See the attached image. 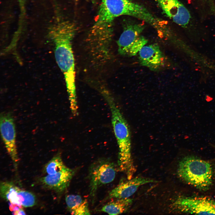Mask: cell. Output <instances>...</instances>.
Here are the masks:
<instances>
[{
  "label": "cell",
  "instance_id": "cell-14",
  "mask_svg": "<svg viewBox=\"0 0 215 215\" xmlns=\"http://www.w3.org/2000/svg\"><path fill=\"white\" fill-rule=\"evenodd\" d=\"M65 202L71 214L75 215L90 214L87 201L80 196L68 195L65 196Z\"/></svg>",
  "mask_w": 215,
  "mask_h": 215
},
{
  "label": "cell",
  "instance_id": "cell-1",
  "mask_svg": "<svg viewBox=\"0 0 215 215\" xmlns=\"http://www.w3.org/2000/svg\"><path fill=\"white\" fill-rule=\"evenodd\" d=\"M130 16L154 24L156 17L144 6L131 0H102L96 22L87 38V49L91 55L105 57L111 53L115 19Z\"/></svg>",
  "mask_w": 215,
  "mask_h": 215
},
{
  "label": "cell",
  "instance_id": "cell-9",
  "mask_svg": "<svg viewBox=\"0 0 215 215\" xmlns=\"http://www.w3.org/2000/svg\"><path fill=\"white\" fill-rule=\"evenodd\" d=\"M75 173L74 170L66 166L56 173L41 177L40 181L45 187L60 194L69 186Z\"/></svg>",
  "mask_w": 215,
  "mask_h": 215
},
{
  "label": "cell",
  "instance_id": "cell-10",
  "mask_svg": "<svg viewBox=\"0 0 215 215\" xmlns=\"http://www.w3.org/2000/svg\"><path fill=\"white\" fill-rule=\"evenodd\" d=\"M153 179L137 176L122 181L109 193L105 200L113 198H128L133 194L140 186L148 183L157 182Z\"/></svg>",
  "mask_w": 215,
  "mask_h": 215
},
{
  "label": "cell",
  "instance_id": "cell-15",
  "mask_svg": "<svg viewBox=\"0 0 215 215\" xmlns=\"http://www.w3.org/2000/svg\"><path fill=\"white\" fill-rule=\"evenodd\" d=\"M133 199L117 198L105 205L101 211L109 215H118L125 212L130 207Z\"/></svg>",
  "mask_w": 215,
  "mask_h": 215
},
{
  "label": "cell",
  "instance_id": "cell-6",
  "mask_svg": "<svg viewBox=\"0 0 215 215\" xmlns=\"http://www.w3.org/2000/svg\"><path fill=\"white\" fill-rule=\"evenodd\" d=\"M171 206L174 210L184 213L215 215V201L206 197H181Z\"/></svg>",
  "mask_w": 215,
  "mask_h": 215
},
{
  "label": "cell",
  "instance_id": "cell-16",
  "mask_svg": "<svg viewBox=\"0 0 215 215\" xmlns=\"http://www.w3.org/2000/svg\"><path fill=\"white\" fill-rule=\"evenodd\" d=\"M66 166L64 163L60 153L55 155L45 165L44 172L47 174L56 173Z\"/></svg>",
  "mask_w": 215,
  "mask_h": 215
},
{
  "label": "cell",
  "instance_id": "cell-13",
  "mask_svg": "<svg viewBox=\"0 0 215 215\" xmlns=\"http://www.w3.org/2000/svg\"><path fill=\"white\" fill-rule=\"evenodd\" d=\"M25 191L20 188L12 182H3L0 183L1 196L10 203L22 206Z\"/></svg>",
  "mask_w": 215,
  "mask_h": 215
},
{
  "label": "cell",
  "instance_id": "cell-5",
  "mask_svg": "<svg viewBox=\"0 0 215 215\" xmlns=\"http://www.w3.org/2000/svg\"><path fill=\"white\" fill-rule=\"evenodd\" d=\"M116 171L114 163L108 158L99 159L90 165L88 177L90 196L93 202L98 189L103 185L112 182L115 178Z\"/></svg>",
  "mask_w": 215,
  "mask_h": 215
},
{
  "label": "cell",
  "instance_id": "cell-17",
  "mask_svg": "<svg viewBox=\"0 0 215 215\" xmlns=\"http://www.w3.org/2000/svg\"><path fill=\"white\" fill-rule=\"evenodd\" d=\"M148 42L147 39L144 36H140L131 47L128 56H131L136 55Z\"/></svg>",
  "mask_w": 215,
  "mask_h": 215
},
{
  "label": "cell",
  "instance_id": "cell-18",
  "mask_svg": "<svg viewBox=\"0 0 215 215\" xmlns=\"http://www.w3.org/2000/svg\"><path fill=\"white\" fill-rule=\"evenodd\" d=\"M76 1H79L80 0H75ZM90 1H91L92 2H93V3L95 2V0H89Z\"/></svg>",
  "mask_w": 215,
  "mask_h": 215
},
{
  "label": "cell",
  "instance_id": "cell-4",
  "mask_svg": "<svg viewBox=\"0 0 215 215\" xmlns=\"http://www.w3.org/2000/svg\"><path fill=\"white\" fill-rule=\"evenodd\" d=\"M177 172L181 179L199 190H207L212 185V167L206 161L193 156H187L179 162Z\"/></svg>",
  "mask_w": 215,
  "mask_h": 215
},
{
  "label": "cell",
  "instance_id": "cell-8",
  "mask_svg": "<svg viewBox=\"0 0 215 215\" xmlns=\"http://www.w3.org/2000/svg\"><path fill=\"white\" fill-rule=\"evenodd\" d=\"M142 24L131 21L124 22L123 31L117 41L118 51L122 56H128L134 43L141 36L144 30Z\"/></svg>",
  "mask_w": 215,
  "mask_h": 215
},
{
  "label": "cell",
  "instance_id": "cell-11",
  "mask_svg": "<svg viewBox=\"0 0 215 215\" xmlns=\"http://www.w3.org/2000/svg\"><path fill=\"white\" fill-rule=\"evenodd\" d=\"M162 13L180 25L187 19L189 11L179 0H154Z\"/></svg>",
  "mask_w": 215,
  "mask_h": 215
},
{
  "label": "cell",
  "instance_id": "cell-12",
  "mask_svg": "<svg viewBox=\"0 0 215 215\" xmlns=\"http://www.w3.org/2000/svg\"><path fill=\"white\" fill-rule=\"evenodd\" d=\"M139 58L142 65L152 70L158 69L163 62L162 53L156 44L144 46L139 52Z\"/></svg>",
  "mask_w": 215,
  "mask_h": 215
},
{
  "label": "cell",
  "instance_id": "cell-7",
  "mask_svg": "<svg viewBox=\"0 0 215 215\" xmlns=\"http://www.w3.org/2000/svg\"><path fill=\"white\" fill-rule=\"evenodd\" d=\"M0 130L1 137L8 153L16 166L19 159L16 143V130L14 119L9 113H3L0 115Z\"/></svg>",
  "mask_w": 215,
  "mask_h": 215
},
{
  "label": "cell",
  "instance_id": "cell-3",
  "mask_svg": "<svg viewBox=\"0 0 215 215\" xmlns=\"http://www.w3.org/2000/svg\"><path fill=\"white\" fill-rule=\"evenodd\" d=\"M109 107L111 123L118 147L119 169L126 174L128 179L133 178L136 171L131 153V141L128 124L114 99L107 91L102 94Z\"/></svg>",
  "mask_w": 215,
  "mask_h": 215
},
{
  "label": "cell",
  "instance_id": "cell-2",
  "mask_svg": "<svg viewBox=\"0 0 215 215\" xmlns=\"http://www.w3.org/2000/svg\"><path fill=\"white\" fill-rule=\"evenodd\" d=\"M74 24L63 22L53 27L49 36L54 47L56 62L63 73L70 103L77 102L75 60L72 42L76 30Z\"/></svg>",
  "mask_w": 215,
  "mask_h": 215
}]
</instances>
